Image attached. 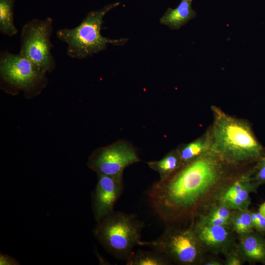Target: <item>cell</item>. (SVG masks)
<instances>
[{"label":"cell","instance_id":"cell-4","mask_svg":"<svg viewBox=\"0 0 265 265\" xmlns=\"http://www.w3.org/2000/svg\"><path fill=\"white\" fill-rule=\"evenodd\" d=\"M144 222L133 214L113 211L97 222L94 236L109 253L127 260L136 245H140Z\"/></svg>","mask_w":265,"mask_h":265},{"label":"cell","instance_id":"cell-9","mask_svg":"<svg viewBox=\"0 0 265 265\" xmlns=\"http://www.w3.org/2000/svg\"><path fill=\"white\" fill-rule=\"evenodd\" d=\"M97 176V183L91 196L92 208L96 222L114 211V206L124 188L123 174Z\"/></svg>","mask_w":265,"mask_h":265},{"label":"cell","instance_id":"cell-14","mask_svg":"<svg viewBox=\"0 0 265 265\" xmlns=\"http://www.w3.org/2000/svg\"><path fill=\"white\" fill-rule=\"evenodd\" d=\"M183 165L210 150V141L208 133L193 141L182 145L177 149Z\"/></svg>","mask_w":265,"mask_h":265},{"label":"cell","instance_id":"cell-17","mask_svg":"<svg viewBox=\"0 0 265 265\" xmlns=\"http://www.w3.org/2000/svg\"><path fill=\"white\" fill-rule=\"evenodd\" d=\"M232 229L238 236L254 231L251 212L248 209L234 210L232 218Z\"/></svg>","mask_w":265,"mask_h":265},{"label":"cell","instance_id":"cell-24","mask_svg":"<svg viewBox=\"0 0 265 265\" xmlns=\"http://www.w3.org/2000/svg\"><path fill=\"white\" fill-rule=\"evenodd\" d=\"M258 212L265 217V202L260 206Z\"/></svg>","mask_w":265,"mask_h":265},{"label":"cell","instance_id":"cell-8","mask_svg":"<svg viewBox=\"0 0 265 265\" xmlns=\"http://www.w3.org/2000/svg\"><path fill=\"white\" fill-rule=\"evenodd\" d=\"M139 161L133 146L127 141L119 140L94 151L89 157L87 165L97 175H113L123 174L127 166Z\"/></svg>","mask_w":265,"mask_h":265},{"label":"cell","instance_id":"cell-18","mask_svg":"<svg viewBox=\"0 0 265 265\" xmlns=\"http://www.w3.org/2000/svg\"><path fill=\"white\" fill-rule=\"evenodd\" d=\"M257 188H248L229 198L215 203L223 205L232 210L248 209L251 204L250 193L255 192Z\"/></svg>","mask_w":265,"mask_h":265},{"label":"cell","instance_id":"cell-16","mask_svg":"<svg viewBox=\"0 0 265 265\" xmlns=\"http://www.w3.org/2000/svg\"><path fill=\"white\" fill-rule=\"evenodd\" d=\"M14 3L15 0H0V31L8 37L18 32L14 23Z\"/></svg>","mask_w":265,"mask_h":265},{"label":"cell","instance_id":"cell-3","mask_svg":"<svg viewBox=\"0 0 265 265\" xmlns=\"http://www.w3.org/2000/svg\"><path fill=\"white\" fill-rule=\"evenodd\" d=\"M119 2L106 5L89 12L81 23L73 28H62L56 32L57 37L67 45V54L73 58L83 59L106 50L108 44L122 45L128 39H111L102 35L103 19Z\"/></svg>","mask_w":265,"mask_h":265},{"label":"cell","instance_id":"cell-1","mask_svg":"<svg viewBox=\"0 0 265 265\" xmlns=\"http://www.w3.org/2000/svg\"><path fill=\"white\" fill-rule=\"evenodd\" d=\"M230 166L210 150L152 186L148 195L153 209L168 223L195 218L237 177L230 174Z\"/></svg>","mask_w":265,"mask_h":265},{"label":"cell","instance_id":"cell-12","mask_svg":"<svg viewBox=\"0 0 265 265\" xmlns=\"http://www.w3.org/2000/svg\"><path fill=\"white\" fill-rule=\"evenodd\" d=\"M191 2L182 0L175 8H168L160 18V23L170 29H179L196 16V12L191 7Z\"/></svg>","mask_w":265,"mask_h":265},{"label":"cell","instance_id":"cell-13","mask_svg":"<svg viewBox=\"0 0 265 265\" xmlns=\"http://www.w3.org/2000/svg\"><path fill=\"white\" fill-rule=\"evenodd\" d=\"M147 164L150 168L159 173L160 180L169 178L183 166L177 149L170 151L161 159L149 161Z\"/></svg>","mask_w":265,"mask_h":265},{"label":"cell","instance_id":"cell-2","mask_svg":"<svg viewBox=\"0 0 265 265\" xmlns=\"http://www.w3.org/2000/svg\"><path fill=\"white\" fill-rule=\"evenodd\" d=\"M213 121L208 132L210 150L233 166L260 159L263 148L249 124L212 106Z\"/></svg>","mask_w":265,"mask_h":265},{"label":"cell","instance_id":"cell-10","mask_svg":"<svg viewBox=\"0 0 265 265\" xmlns=\"http://www.w3.org/2000/svg\"><path fill=\"white\" fill-rule=\"evenodd\" d=\"M192 220L190 226L206 252L225 255L237 250L235 232L232 229Z\"/></svg>","mask_w":265,"mask_h":265},{"label":"cell","instance_id":"cell-21","mask_svg":"<svg viewBox=\"0 0 265 265\" xmlns=\"http://www.w3.org/2000/svg\"><path fill=\"white\" fill-rule=\"evenodd\" d=\"M251 217L254 229L261 232H265V217L259 212H252Z\"/></svg>","mask_w":265,"mask_h":265},{"label":"cell","instance_id":"cell-22","mask_svg":"<svg viewBox=\"0 0 265 265\" xmlns=\"http://www.w3.org/2000/svg\"><path fill=\"white\" fill-rule=\"evenodd\" d=\"M5 262H6L5 265H13L15 264L14 263H18L17 261L14 259L12 258L11 257L2 254V255L0 256V265H3Z\"/></svg>","mask_w":265,"mask_h":265},{"label":"cell","instance_id":"cell-6","mask_svg":"<svg viewBox=\"0 0 265 265\" xmlns=\"http://www.w3.org/2000/svg\"><path fill=\"white\" fill-rule=\"evenodd\" d=\"M166 257L171 263L182 265L202 264L206 251L191 227L179 228L168 225L163 234L151 241H142Z\"/></svg>","mask_w":265,"mask_h":265},{"label":"cell","instance_id":"cell-20","mask_svg":"<svg viewBox=\"0 0 265 265\" xmlns=\"http://www.w3.org/2000/svg\"><path fill=\"white\" fill-rule=\"evenodd\" d=\"M224 256L225 260L224 261V265H241L245 262L237 250L232 251Z\"/></svg>","mask_w":265,"mask_h":265},{"label":"cell","instance_id":"cell-19","mask_svg":"<svg viewBox=\"0 0 265 265\" xmlns=\"http://www.w3.org/2000/svg\"><path fill=\"white\" fill-rule=\"evenodd\" d=\"M253 180L259 185L265 183V157H261L253 170Z\"/></svg>","mask_w":265,"mask_h":265},{"label":"cell","instance_id":"cell-7","mask_svg":"<svg viewBox=\"0 0 265 265\" xmlns=\"http://www.w3.org/2000/svg\"><path fill=\"white\" fill-rule=\"evenodd\" d=\"M53 23L50 17L32 19L24 25L20 36L19 53L46 73L53 71L56 66L51 53Z\"/></svg>","mask_w":265,"mask_h":265},{"label":"cell","instance_id":"cell-25","mask_svg":"<svg viewBox=\"0 0 265 265\" xmlns=\"http://www.w3.org/2000/svg\"><path fill=\"white\" fill-rule=\"evenodd\" d=\"M189 0V1H192V0Z\"/></svg>","mask_w":265,"mask_h":265},{"label":"cell","instance_id":"cell-11","mask_svg":"<svg viewBox=\"0 0 265 265\" xmlns=\"http://www.w3.org/2000/svg\"><path fill=\"white\" fill-rule=\"evenodd\" d=\"M237 250L245 262L265 263V239L257 233L238 236Z\"/></svg>","mask_w":265,"mask_h":265},{"label":"cell","instance_id":"cell-23","mask_svg":"<svg viewBox=\"0 0 265 265\" xmlns=\"http://www.w3.org/2000/svg\"><path fill=\"white\" fill-rule=\"evenodd\" d=\"M202 264L205 265H222L224 264V262L215 258H211L204 259Z\"/></svg>","mask_w":265,"mask_h":265},{"label":"cell","instance_id":"cell-26","mask_svg":"<svg viewBox=\"0 0 265 265\" xmlns=\"http://www.w3.org/2000/svg\"></svg>","mask_w":265,"mask_h":265},{"label":"cell","instance_id":"cell-15","mask_svg":"<svg viewBox=\"0 0 265 265\" xmlns=\"http://www.w3.org/2000/svg\"><path fill=\"white\" fill-rule=\"evenodd\" d=\"M126 261L127 265H167L172 263L163 255L154 250L133 252Z\"/></svg>","mask_w":265,"mask_h":265},{"label":"cell","instance_id":"cell-5","mask_svg":"<svg viewBox=\"0 0 265 265\" xmlns=\"http://www.w3.org/2000/svg\"><path fill=\"white\" fill-rule=\"evenodd\" d=\"M1 89L12 94L24 92L26 97L39 94L47 84L46 73L20 53L3 51L0 55Z\"/></svg>","mask_w":265,"mask_h":265}]
</instances>
